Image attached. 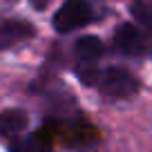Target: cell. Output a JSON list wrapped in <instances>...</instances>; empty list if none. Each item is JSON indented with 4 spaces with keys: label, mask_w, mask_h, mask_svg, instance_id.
<instances>
[{
    "label": "cell",
    "mask_w": 152,
    "mask_h": 152,
    "mask_svg": "<svg viewBox=\"0 0 152 152\" xmlns=\"http://www.w3.org/2000/svg\"><path fill=\"white\" fill-rule=\"evenodd\" d=\"M34 38V27L25 20H5L0 23V49H9Z\"/></svg>",
    "instance_id": "cell-5"
},
{
    "label": "cell",
    "mask_w": 152,
    "mask_h": 152,
    "mask_svg": "<svg viewBox=\"0 0 152 152\" xmlns=\"http://www.w3.org/2000/svg\"><path fill=\"white\" fill-rule=\"evenodd\" d=\"M132 16L143 25V27L152 29V2L150 0H137L132 5Z\"/></svg>",
    "instance_id": "cell-8"
},
{
    "label": "cell",
    "mask_w": 152,
    "mask_h": 152,
    "mask_svg": "<svg viewBox=\"0 0 152 152\" xmlns=\"http://www.w3.org/2000/svg\"><path fill=\"white\" fill-rule=\"evenodd\" d=\"M90 18H92V9L85 0H65L63 7L54 16V27H56V31L67 34L87 25Z\"/></svg>",
    "instance_id": "cell-3"
},
{
    "label": "cell",
    "mask_w": 152,
    "mask_h": 152,
    "mask_svg": "<svg viewBox=\"0 0 152 152\" xmlns=\"http://www.w3.org/2000/svg\"><path fill=\"white\" fill-rule=\"evenodd\" d=\"M103 56V43L96 36H83L74 45V58H76V74L85 85L99 83V67L96 63Z\"/></svg>",
    "instance_id": "cell-1"
},
{
    "label": "cell",
    "mask_w": 152,
    "mask_h": 152,
    "mask_svg": "<svg viewBox=\"0 0 152 152\" xmlns=\"http://www.w3.org/2000/svg\"><path fill=\"white\" fill-rule=\"evenodd\" d=\"M114 45H116V49H119L121 54H125V56H141V54H145V36H143V31L139 27H134V25L125 23L121 25L119 29H116V34H114Z\"/></svg>",
    "instance_id": "cell-4"
},
{
    "label": "cell",
    "mask_w": 152,
    "mask_h": 152,
    "mask_svg": "<svg viewBox=\"0 0 152 152\" xmlns=\"http://www.w3.org/2000/svg\"><path fill=\"white\" fill-rule=\"evenodd\" d=\"M49 139L43 132H34L23 139H11L9 150L11 152H49Z\"/></svg>",
    "instance_id": "cell-7"
},
{
    "label": "cell",
    "mask_w": 152,
    "mask_h": 152,
    "mask_svg": "<svg viewBox=\"0 0 152 152\" xmlns=\"http://www.w3.org/2000/svg\"><path fill=\"white\" fill-rule=\"evenodd\" d=\"M29 2H31L36 9H45V7L49 5V0H29Z\"/></svg>",
    "instance_id": "cell-9"
},
{
    "label": "cell",
    "mask_w": 152,
    "mask_h": 152,
    "mask_svg": "<svg viewBox=\"0 0 152 152\" xmlns=\"http://www.w3.org/2000/svg\"><path fill=\"white\" fill-rule=\"evenodd\" d=\"M99 85H101V94L112 101L130 99L139 92V81L130 72L119 69V67H112L103 76H99Z\"/></svg>",
    "instance_id": "cell-2"
},
{
    "label": "cell",
    "mask_w": 152,
    "mask_h": 152,
    "mask_svg": "<svg viewBox=\"0 0 152 152\" xmlns=\"http://www.w3.org/2000/svg\"><path fill=\"white\" fill-rule=\"evenodd\" d=\"M29 123L27 112L23 110H5L0 112V137H18Z\"/></svg>",
    "instance_id": "cell-6"
}]
</instances>
